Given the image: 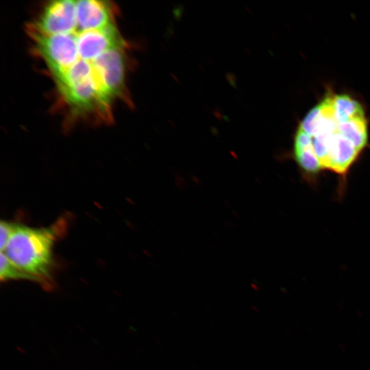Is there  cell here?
<instances>
[{
	"instance_id": "1",
	"label": "cell",
	"mask_w": 370,
	"mask_h": 370,
	"mask_svg": "<svg viewBox=\"0 0 370 370\" xmlns=\"http://www.w3.org/2000/svg\"><path fill=\"white\" fill-rule=\"evenodd\" d=\"M116 18L110 1L60 0L49 2L27 24L33 53L74 117L109 123L115 104L130 101L128 45Z\"/></svg>"
},
{
	"instance_id": "2",
	"label": "cell",
	"mask_w": 370,
	"mask_h": 370,
	"mask_svg": "<svg viewBox=\"0 0 370 370\" xmlns=\"http://www.w3.org/2000/svg\"><path fill=\"white\" fill-rule=\"evenodd\" d=\"M368 143L365 113L347 115L334 106L329 92L298 125L293 156L310 174L328 170L345 175Z\"/></svg>"
},
{
	"instance_id": "3",
	"label": "cell",
	"mask_w": 370,
	"mask_h": 370,
	"mask_svg": "<svg viewBox=\"0 0 370 370\" xmlns=\"http://www.w3.org/2000/svg\"><path fill=\"white\" fill-rule=\"evenodd\" d=\"M59 219L48 227H32L17 224L3 251L8 259L45 289L53 287L52 249L65 230Z\"/></svg>"
},
{
	"instance_id": "4",
	"label": "cell",
	"mask_w": 370,
	"mask_h": 370,
	"mask_svg": "<svg viewBox=\"0 0 370 370\" xmlns=\"http://www.w3.org/2000/svg\"><path fill=\"white\" fill-rule=\"evenodd\" d=\"M0 279L1 281L25 280L34 282L29 275L13 264L3 252L0 255Z\"/></svg>"
},
{
	"instance_id": "5",
	"label": "cell",
	"mask_w": 370,
	"mask_h": 370,
	"mask_svg": "<svg viewBox=\"0 0 370 370\" xmlns=\"http://www.w3.org/2000/svg\"><path fill=\"white\" fill-rule=\"evenodd\" d=\"M16 223L2 220L0 223V249L3 251L16 227Z\"/></svg>"
}]
</instances>
